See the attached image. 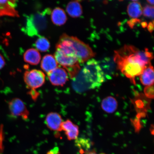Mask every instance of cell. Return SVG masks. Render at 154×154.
<instances>
[{
  "mask_svg": "<svg viewBox=\"0 0 154 154\" xmlns=\"http://www.w3.org/2000/svg\"><path fill=\"white\" fill-rule=\"evenodd\" d=\"M45 75L42 71L36 69L26 71L23 79L26 85L30 90L41 87L45 82Z\"/></svg>",
  "mask_w": 154,
  "mask_h": 154,
  "instance_id": "8992f818",
  "label": "cell"
},
{
  "mask_svg": "<svg viewBox=\"0 0 154 154\" xmlns=\"http://www.w3.org/2000/svg\"><path fill=\"white\" fill-rule=\"evenodd\" d=\"M144 95L149 99H154V83L146 86L144 90Z\"/></svg>",
  "mask_w": 154,
  "mask_h": 154,
  "instance_id": "44dd1931",
  "label": "cell"
},
{
  "mask_svg": "<svg viewBox=\"0 0 154 154\" xmlns=\"http://www.w3.org/2000/svg\"><path fill=\"white\" fill-rule=\"evenodd\" d=\"M61 128L62 131L65 132L68 140H75L78 137L79 134V127L70 120H67L63 122Z\"/></svg>",
  "mask_w": 154,
  "mask_h": 154,
  "instance_id": "8fae6325",
  "label": "cell"
},
{
  "mask_svg": "<svg viewBox=\"0 0 154 154\" xmlns=\"http://www.w3.org/2000/svg\"><path fill=\"white\" fill-rule=\"evenodd\" d=\"M132 1H137V0H132Z\"/></svg>",
  "mask_w": 154,
  "mask_h": 154,
  "instance_id": "4dcf8cb0",
  "label": "cell"
},
{
  "mask_svg": "<svg viewBox=\"0 0 154 154\" xmlns=\"http://www.w3.org/2000/svg\"><path fill=\"white\" fill-rule=\"evenodd\" d=\"M57 66L58 63L53 55L47 54L44 57L41 62V67L47 74L54 70Z\"/></svg>",
  "mask_w": 154,
  "mask_h": 154,
  "instance_id": "4fadbf2b",
  "label": "cell"
},
{
  "mask_svg": "<svg viewBox=\"0 0 154 154\" xmlns=\"http://www.w3.org/2000/svg\"><path fill=\"white\" fill-rule=\"evenodd\" d=\"M61 115L57 112H50L46 117L45 122L49 129L55 131H61L63 123Z\"/></svg>",
  "mask_w": 154,
  "mask_h": 154,
  "instance_id": "30bf717a",
  "label": "cell"
},
{
  "mask_svg": "<svg viewBox=\"0 0 154 154\" xmlns=\"http://www.w3.org/2000/svg\"><path fill=\"white\" fill-rule=\"evenodd\" d=\"M143 14L144 17L154 19V6L146 5L144 8Z\"/></svg>",
  "mask_w": 154,
  "mask_h": 154,
  "instance_id": "ffe728a7",
  "label": "cell"
},
{
  "mask_svg": "<svg viewBox=\"0 0 154 154\" xmlns=\"http://www.w3.org/2000/svg\"><path fill=\"white\" fill-rule=\"evenodd\" d=\"M67 38L72 42L73 48L80 63H84L95 56L96 54L88 44L74 36L67 35Z\"/></svg>",
  "mask_w": 154,
  "mask_h": 154,
  "instance_id": "5b68a950",
  "label": "cell"
},
{
  "mask_svg": "<svg viewBox=\"0 0 154 154\" xmlns=\"http://www.w3.org/2000/svg\"><path fill=\"white\" fill-rule=\"evenodd\" d=\"M101 107L105 112L112 113L116 111L118 103L115 98L109 96L105 98L101 103Z\"/></svg>",
  "mask_w": 154,
  "mask_h": 154,
  "instance_id": "2e32d148",
  "label": "cell"
},
{
  "mask_svg": "<svg viewBox=\"0 0 154 154\" xmlns=\"http://www.w3.org/2000/svg\"><path fill=\"white\" fill-rule=\"evenodd\" d=\"M35 45L38 51L42 52H46L48 51L50 48V44L47 38L40 37L36 40Z\"/></svg>",
  "mask_w": 154,
  "mask_h": 154,
  "instance_id": "d6986e66",
  "label": "cell"
},
{
  "mask_svg": "<svg viewBox=\"0 0 154 154\" xmlns=\"http://www.w3.org/2000/svg\"><path fill=\"white\" fill-rule=\"evenodd\" d=\"M5 60L2 53H0V70L3 69L5 65Z\"/></svg>",
  "mask_w": 154,
  "mask_h": 154,
  "instance_id": "603a6c76",
  "label": "cell"
},
{
  "mask_svg": "<svg viewBox=\"0 0 154 154\" xmlns=\"http://www.w3.org/2000/svg\"><path fill=\"white\" fill-rule=\"evenodd\" d=\"M14 0H0V17L8 16L19 17Z\"/></svg>",
  "mask_w": 154,
  "mask_h": 154,
  "instance_id": "9c48e42d",
  "label": "cell"
},
{
  "mask_svg": "<svg viewBox=\"0 0 154 154\" xmlns=\"http://www.w3.org/2000/svg\"><path fill=\"white\" fill-rule=\"evenodd\" d=\"M41 55L37 50L34 49H29L24 54V61L29 64L37 65L41 60Z\"/></svg>",
  "mask_w": 154,
  "mask_h": 154,
  "instance_id": "5bb4252c",
  "label": "cell"
},
{
  "mask_svg": "<svg viewBox=\"0 0 154 154\" xmlns=\"http://www.w3.org/2000/svg\"><path fill=\"white\" fill-rule=\"evenodd\" d=\"M148 30L149 31L152 33L154 30V27L152 22H150L147 26Z\"/></svg>",
  "mask_w": 154,
  "mask_h": 154,
  "instance_id": "484cf974",
  "label": "cell"
},
{
  "mask_svg": "<svg viewBox=\"0 0 154 154\" xmlns=\"http://www.w3.org/2000/svg\"><path fill=\"white\" fill-rule=\"evenodd\" d=\"M29 94L31 96L32 99L34 100H36L37 99L38 95V92L36 91L35 90H30V91L29 92Z\"/></svg>",
  "mask_w": 154,
  "mask_h": 154,
  "instance_id": "cb8c5ba5",
  "label": "cell"
},
{
  "mask_svg": "<svg viewBox=\"0 0 154 154\" xmlns=\"http://www.w3.org/2000/svg\"><path fill=\"white\" fill-rule=\"evenodd\" d=\"M147 1L150 4L154 5V0H147Z\"/></svg>",
  "mask_w": 154,
  "mask_h": 154,
  "instance_id": "f1b7e54d",
  "label": "cell"
},
{
  "mask_svg": "<svg viewBox=\"0 0 154 154\" xmlns=\"http://www.w3.org/2000/svg\"><path fill=\"white\" fill-rule=\"evenodd\" d=\"M105 80L103 72L99 63L91 59L87 61L74 79L72 86L75 91L81 93L98 87Z\"/></svg>",
  "mask_w": 154,
  "mask_h": 154,
  "instance_id": "7a4b0ae2",
  "label": "cell"
},
{
  "mask_svg": "<svg viewBox=\"0 0 154 154\" xmlns=\"http://www.w3.org/2000/svg\"><path fill=\"white\" fill-rule=\"evenodd\" d=\"M152 23L154 27V20H153L152 22Z\"/></svg>",
  "mask_w": 154,
  "mask_h": 154,
  "instance_id": "f546056e",
  "label": "cell"
},
{
  "mask_svg": "<svg viewBox=\"0 0 154 154\" xmlns=\"http://www.w3.org/2000/svg\"><path fill=\"white\" fill-rule=\"evenodd\" d=\"M80 154H105L104 153L98 154L96 152V151L93 150V151H90L84 152L83 150L81 149L80 151Z\"/></svg>",
  "mask_w": 154,
  "mask_h": 154,
  "instance_id": "d4e9b609",
  "label": "cell"
},
{
  "mask_svg": "<svg viewBox=\"0 0 154 154\" xmlns=\"http://www.w3.org/2000/svg\"><path fill=\"white\" fill-rule=\"evenodd\" d=\"M66 10L68 14L73 18H78L82 14V8L78 1L70 2L67 6Z\"/></svg>",
  "mask_w": 154,
  "mask_h": 154,
  "instance_id": "e0dca14e",
  "label": "cell"
},
{
  "mask_svg": "<svg viewBox=\"0 0 154 154\" xmlns=\"http://www.w3.org/2000/svg\"><path fill=\"white\" fill-rule=\"evenodd\" d=\"M11 114L14 117H21L24 120L28 119L29 112L24 102L18 98L11 99L8 103Z\"/></svg>",
  "mask_w": 154,
  "mask_h": 154,
  "instance_id": "52a82bcc",
  "label": "cell"
},
{
  "mask_svg": "<svg viewBox=\"0 0 154 154\" xmlns=\"http://www.w3.org/2000/svg\"><path fill=\"white\" fill-rule=\"evenodd\" d=\"M141 26L143 28L147 27L148 26L147 23L145 22H142L141 24Z\"/></svg>",
  "mask_w": 154,
  "mask_h": 154,
  "instance_id": "83f0119b",
  "label": "cell"
},
{
  "mask_svg": "<svg viewBox=\"0 0 154 154\" xmlns=\"http://www.w3.org/2000/svg\"><path fill=\"white\" fill-rule=\"evenodd\" d=\"M51 12L46 9L43 12H38L27 16L26 25L22 28L25 34L30 37L39 35L40 32L45 29L47 26V14Z\"/></svg>",
  "mask_w": 154,
  "mask_h": 154,
  "instance_id": "3957f363",
  "label": "cell"
},
{
  "mask_svg": "<svg viewBox=\"0 0 154 154\" xmlns=\"http://www.w3.org/2000/svg\"><path fill=\"white\" fill-rule=\"evenodd\" d=\"M150 131L151 134L154 136V124L151 125L150 128Z\"/></svg>",
  "mask_w": 154,
  "mask_h": 154,
  "instance_id": "4316f807",
  "label": "cell"
},
{
  "mask_svg": "<svg viewBox=\"0 0 154 154\" xmlns=\"http://www.w3.org/2000/svg\"><path fill=\"white\" fill-rule=\"evenodd\" d=\"M54 57L58 63L66 69L70 78H75L81 70L80 63L75 55L63 53L56 49Z\"/></svg>",
  "mask_w": 154,
  "mask_h": 154,
  "instance_id": "277c9868",
  "label": "cell"
},
{
  "mask_svg": "<svg viewBox=\"0 0 154 154\" xmlns=\"http://www.w3.org/2000/svg\"><path fill=\"white\" fill-rule=\"evenodd\" d=\"M48 75L50 82L55 86H63L68 79L66 71L61 67H57Z\"/></svg>",
  "mask_w": 154,
  "mask_h": 154,
  "instance_id": "ba28073f",
  "label": "cell"
},
{
  "mask_svg": "<svg viewBox=\"0 0 154 154\" xmlns=\"http://www.w3.org/2000/svg\"><path fill=\"white\" fill-rule=\"evenodd\" d=\"M152 53L146 48L141 51L134 46L125 45L115 51L114 60L117 68L136 85L135 78L153 59Z\"/></svg>",
  "mask_w": 154,
  "mask_h": 154,
  "instance_id": "6da1fadb",
  "label": "cell"
},
{
  "mask_svg": "<svg viewBox=\"0 0 154 154\" xmlns=\"http://www.w3.org/2000/svg\"><path fill=\"white\" fill-rule=\"evenodd\" d=\"M140 19L137 18H132L128 20L127 23L129 26L131 28H134V27L138 23H140Z\"/></svg>",
  "mask_w": 154,
  "mask_h": 154,
  "instance_id": "7402d4cb",
  "label": "cell"
},
{
  "mask_svg": "<svg viewBox=\"0 0 154 154\" xmlns=\"http://www.w3.org/2000/svg\"><path fill=\"white\" fill-rule=\"evenodd\" d=\"M142 11V6L138 2H133L130 3L127 8L129 16L133 18H138L141 16Z\"/></svg>",
  "mask_w": 154,
  "mask_h": 154,
  "instance_id": "ac0fdd59",
  "label": "cell"
},
{
  "mask_svg": "<svg viewBox=\"0 0 154 154\" xmlns=\"http://www.w3.org/2000/svg\"><path fill=\"white\" fill-rule=\"evenodd\" d=\"M140 76V80L144 86L151 85L154 83V68L151 64L146 66Z\"/></svg>",
  "mask_w": 154,
  "mask_h": 154,
  "instance_id": "7c38bea8",
  "label": "cell"
},
{
  "mask_svg": "<svg viewBox=\"0 0 154 154\" xmlns=\"http://www.w3.org/2000/svg\"><path fill=\"white\" fill-rule=\"evenodd\" d=\"M51 20L56 26H61L66 22L67 18L66 14L63 10L60 8H56L51 13Z\"/></svg>",
  "mask_w": 154,
  "mask_h": 154,
  "instance_id": "9a60e30c",
  "label": "cell"
}]
</instances>
